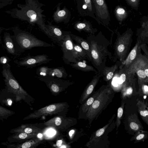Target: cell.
<instances>
[{
    "mask_svg": "<svg viewBox=\"0 0 148 148\" xmlns=\"http://www.w3.org/2000/svg\"><path fill=\"white\" fill-rule=\"evenodd\" d=\"M68 75L64 67L62 66L56 68H49L47 75L58 78H65Z\"/></svg>",
    "mask_w": 148,
    "mask_h": 148,
    "instance_id": "28",
    "label": "cell"
},
{
    "mask_svg": "<svg viewBox=\"0 0 148 148\" xmlns=\"http://www.w3.org/2000/svg\"><path fill=\"white\" fill-rule=\"evenodd\" d=\"M131 2L133 3H136V2L137 0H130Z\"/></svg>",
    "mask_w": 148,
    "mask_h": 148,
    "instance_id": "43",
    "label": "cell"
},
{
    "mask_svg": "<svg viewBox=\"0 0 148 148\" xmlns=\"http://www.w3.org/2000/svg\"><path fill=\"white\" fill-rule=\"evenodd\" d=\"M62 143V140H58L56 142V146L57 147H59L61 146Z\"/></svg>",
    "mask_w": 148,
    "mask_h": 148,
    "instance_id": "41",
    "label": "cell"
},
{
    "mask_svg": "<svg viewBox=\"0 0 148 148\" xmlns=\"http://www.w3.org/2000/svg\"><path fill=\"white\" fill-rule=\"evenodd\" d=\"M128 120L130 128L133 131L138 132L143 129L142 124L135 114L129 116Z\"/></svg>",
    "mask_w": 148,
    "mask_h": 148,
    "instance_id": "27",
    "label": "cell"
},
{
    "mask_svg": "<svg viewBox=\"0 0 148 148\" xmlns=\"http://www.w3.org/2000/svg\"><path fill=\"white\" fill-rule=\"evenodd\" d=\"M147 83L144 82L139 86V89L141 90L145 95L147 96L148 93V86L147 84Z\"/></svg>",
    "mask_w": 148,
    "mask_h": 148,
    "instance_id": "38",
    "label": "cell"
},
{
    "mask_svg": "<svg viewBox=\"0 0 148 148\" xmlns=\"http://www.w3.org/2000/svg\"><path fill=\"white\" fill-rule=\"evenodd\" d=\"M8 59L7 57L3 56L0 58V62L2 64H5L8 63L7 61Z\"/></svg>",
    "mask_w": 148,
    "mask_h": 148,
    "instance_id": "40",
    "label": "cell"
},
{
    "mask_svg": "<svg viewBox=\"0 0 148 148\" xmlns=\"http://www.w3.org/2000/svg\"><path fill=\"white\" fill-rule=\"evenodd\" d=\"M90 82L86 87L79 100V103L82 104L92 92L95 86L98 83L99 79L101 77L100 74H95Z\"/></svg>",
    "mask_w": 148,
    "mask_h": 148,
    "instance_id": "20",
    "label": "cell"
},
{
    "mask_svg": "<svg viewBox=\"0 0 148 148\" xmlns=\"http://www.w3.org/2000/svg\"><path fill=\"white\" fill-rule=\"evenodd\" d=\"M74 132V130H71L70 131L69 133V134L70 137H71L72 136Z\"/></svg>",
    "mask_w": 148,
    "mask_h": 148,
    "instance_id": "42",
    "label": "cell"
},
{
    "mask_svg": "<svg viewBox=\"0 0 148 148\" xmlns=\"http://www.w3.org/2000/svg\"><path fill=\"white\" fill-rule=\"evenodd\" d=\"M49 68L47 66H42L36 70V73L39 76H45L48 75Z\"/></svg>",
    "mask_w": 148,
    "mask_h": 148,
    "instance_id": "35",
    "label": "cell"
},
{
    "mask_svg": "<svg viewBox=\"0 0 148 148\" xmlns=\"http://www.w3.org/2000/svg\"><path fill=\"white\" fill-rule=\"evenodd\" d=\"M116 14L119 18H123L125 17L126 14V11L123 8H119L116 10Z\"/></svg>",
    "mask_w": 148,
    "mask_h": 148,
    "instance_id": "37",
    "label": "cell"
},
{
    "mask_svg": "<svg viewBox=\"0 0 148 148\" xmlns=\"http://www.w3.org/2000/svg\"><path fill=\"white\" fill-rule=\"evenodd\" d=\"M133 32L130 29L118 36L114 45V57L121 62L127 57L132 43Z\"/></svg>",
    "mask_w": 148,
    "mask_h": 148,
    "instance_id": "5",
    "label": "cell"
},
{
    "mask_svg": "<svg viewBox=\"0 0 148 148\" xmlns=\"http://www.w3.org/2000/svg\"><path fill=\"white\" fill-rule=\"evenodd\" d=\"M15 114L14 111L0 105V121H5Z\"/></svg>",
    "mask_w": 148,
    "mask_h": 148,
    "instance_id": "33",
    "label": "cell"
},
{
    "mask_svg": "<svg viewBox=\"0 0 148 148\" xmlns=\"http://www.w3.org/2000/svg\"><path fill=\"white\" fill-rule=\"evenodd\" d=\"M128 74L127 78L122 86L121 93L123 98L129 97L133 93L134 90L136 89L135 73Z\"/></svg>",
    "mask_w": 148,
    "mask_h": 148,
    "instance_id": "15",
    "label": "cell"
},
{
    "mask_svg": "<svg viewBox=\"0 0 148 148\" xmlns=\"http://www.w3.org/2000/svg\"><path fill=\"white\" fill-rule=\"evenodd\" d=\"M14 101L16 102L15 96L5 88L0 89V103L3 106L9 107Z\"/></svg>",
    "mask_w": 148,
    "mask_h": 148,
    "instance_id": "23",
    "label": "cell"
},
{
    "mask_svg": "<svg viewBox=\"0 0 148 148\" xmlns=\"http://www.w3.org/2000/svg\"><path fill=\"white\" fill-rule=\"evenodd\" d=\"M68 32L65 38L61 42L60 46L63 52L62 57L64 62L67 65L78 61L73 46V41Z\"/></svg>",
    "mask_w": 148,
    "mask_h": 148,
    "instance_id": "8",
    "label": "cell"
},
{
    "mask_svg": "<svg viewBox=\"0 0 148 148\" xmlns=\"http://www.w3.org/2000/svg\"><path fill=\"white\" fill-rule=\"evenodd\" d=\"M42 141L40 138L36 137L21 143H9L5 142L1 144L8 148H34L40 144Z\"/></svg>",
    "mask_w": 148,
    "mask_h": 148,
    "instance_id": "17",
    "label": "cell"
},
{
    "mask_svg": "<svg viewBox=\"0 0 148 148\" xmlns=\"http://www.w3.org/2000/svg\"><path fill=\"white\" fill-rule=\"evenodd\" d=\"M45 27L49 31L51 34L57 39L61 44L65 36L69 31H63L57 26L53 25L48 21H47Z\"/></svg>",
    "mask_w": 148,
    "mask_h": 148,
    "instance_id": "21",
    "label": "cell"
},
{
    "mask_svg": "<svg viewBox=\"0 0 148 148\" xmlns=\"http://www.w3.org/2000/svg\"><path fill=\"white\" fill-rule=\"evenodd\" d=\"M110 123H108L103 127L100 128L97 130L95 133L94 135L92 137H91L90 139V140L88 143L94 141L95 140H96L97 138L103 135Z\"/></svg>",
    "mask_w": 148,
    "mask_h": 148,
    "instance_id": "34",
    "label": "cell"
},
{
    "mask_svg": "<svg viewBox=\"0 0 148 148\" xmlns=\"http://www.w3.org/2000/svg\"><path fill=\"white\" fill-rule=\"evenodd\" d=\"M73 46L78 61L86 59L89 61L86 52L78 44H75L73 42Z\"/></svg>",
    "mask_w": 148,
    "mask_h": 148,
    "instance_id": "31",
    "label": "cell"
},
{
    "mask_svg": "<svg viewBox=\"0 0 148 148\" xmlns=\"http://www.w3.org/2000/svg\"><path fill=\"white\" fill-rule=\"evenodd\" d=\"M76 2L77 9L81 16L91 17L98 23H101V21L95 16V8L92 0H76Z\"/></svg>",
    "mask_w": 148,
    "mask_h": 148,
    "instance_id": "11",
    "label": "cell"
},
{
    "mask_svg": "<svg viewBox=\"0 0 148 148\" xmlns=\"http://www.w3.org/2000/svg\"><path fill=\"white\" fill-rule=\"evenodd\" d=\"M9 136L6 142L9 143H21L36 137L38 133L27 134L25 132H17Z\"/></svg>",
    "mask_w": 148,
    "mask_h": 148,
    "instance_id": "18",
    "label": "cell"
},
{
    "mask_svg": "<svg viewBox=\"0 0 148 148\" xmlns=\"http://www.w3.org/2000/svg\"><path fill=\"white\" fill-rule=\"evenodd\" d=\"M73 27L79 32L83 31L91 34H94L97 31V29L93 28L91 25L86 21L75 23Z\"/></svg>",
    "mask_w": 148,
    "mask_h": 148,
    "instance_id": "25",
    "label": "cell"
},
{
    "mask_svg": "<svg viewBox=\"0 0 148 148\" xmlns=\"http://www.w3.org/2000/svg\"><path fill=\"white\" fill-rule=\"evenodd\" d=\"M73 1H74L75 2H76V0H73Z\"/></svg>",
    "mask_w": 148,
    "mask_h": 148,
    "instance_id": "44",
    "label": "cell"
},
{
    "mask_svg": "<svg viewBox=\"0 0 148 148\" xmlns=\"http://www.w3.org/2000/svg\"><path fill=\"white\" fill-rule=\"evenodd\" d=\"M69 107L66 102L52 104L35 111L24 118L23 120L37 119L44 116L53 115L66 116Z\"/></svg>",
    "mask_w": 148,
    "mask_h": 148,
    "instance_id": "6",
    "label": "cell"
},
{
    "mask_svg": "<svg viewBox=\"0 0 148 148\" xmlns=\"http://www.w3.org/2000/svg\"><path fill=\"white\" fill-rule=\"evenodd\" d=\"M137 106L138 107V112H139L143 120L148 124V108L144 103L142 101H138Z\"/></svg>",
    "mask_w": 148,
    "mask_h": 148,
    "instance_id": "30",
    "label": "cell"
},
{
    "mask_svg": "<svg viewBox=\"0 0 148 148\" xmlns=\"http://www.w3.org/2000/svg\"><path fill=\"white\" fill-rule=\"evenodd\" d=\"M92 0L95 8V14L98 16L97 18L103 23L106 20H109V13L105 0Z\"/></svg>",
    "mask_w": 148,
    "mask_h": 148,
    "instance_id": "14",
    "label": "cell"
},
{
    "mask_svg": "<svg viewBox=\"0 0 148 148\" xmlns=\"http://www.w3.org/2000/svg\"><path fill=\"white\" fill-rule=\"evenodd\" d=\"M114 95L111 88L108 86L103 85L100 88L98 95L86 114V118L90 123L107 107L111 102Z\"/></svg>",
    "mask_w": 148,
    "mask_h": 148,
    "instance_id": "3",
    "label": "cell"
},
{
    "mask_svg": "<svg viewBox=\"0 0 148 148\" xmlns=\"http://www.w3.org/2000/svg\"><path fill=\"white\" fill-rule=\"evenodd\" d=\"M77 123L76 119L67 117L65 116L58 115L44 123L45 126L57 130L64 132Z\"/></svg>",
    "mask_w": 148,
    "mask_h": 148,
    "instance_id": "7",
    "label": "cell"
},
{
    "mask_svg": "<svg viewBox=\"0 0 148 148\" xmlns=\"http://www.w3.org/2000/svg\"><path fill=\"white\" fill-rule=\"evenodd\" d=\"M86 40L90 47L91 62L100 74L106 66L107 58L112 60L114 59L108 49L110 42L101 33L96 35L90 34Z\"/></svg>",
    "mask_w": 148,
    "mask_h": 148,
    "instance_id": "1",
    "label": "cell"
},
{
    "mask_svg": "<svg viewBox=\"0 0 148 148\" xmlns=\"http://www.w3.org/2000/svg\"><path fill=\"white\" fill-rule=\"evenodd\" d=\"M125 69L127 74L135 73L138 70L143 69L144 71L148 69V56L143 55L141 53L127 69Z\"/></svg>",
    "mask_w": 148,
    "mask_h": 148,
    "instance_id": "12",
    "label": "cell"
},
{
    "mask_svg": "<svg viewBox=\"0 0 148 148\" xmlns=\"http://www.w3.org/2000/svg\"><path fill=\"white\" fill-rule=\"evenodd\" d=\"M124 103H123L121 107L119 108L117 110V117L116 119V125L117 127L116 130L120 125L121 119L123 113V110L124 106Z\"/></svg>",
    "mask_w": 148,
    "mask_h": 148,
    "instance_id": "36",
    "label": "cell"
},
{
    "mask_svg": "<svg viewBox=\"0 0 148 148\" xmlns=\"http://www.w3.org/2000/svg\"><path fill=\"white\" fill-rule=\"evenodd\" d=\"M15 48L19 53L37 47H52L55 46L41 40L29 33L20 32L11 36Z\"/></svg>",
    "mask_w": 148,
    "mask_h": 148,
    "instance_id": "4",
    "label": "cell"
},
{
    "mask_svg": "<svg viewBox=\"0 0 148 148\" xmlns=\"http://www.w3.org/2000/svg\"><path fill=\"white\" fill-rule=\"evenodd\" d=\"M3 41L5 48L8 53L15 56L19 54V52L15 48L11 36L9 34L6 33L4 34Z\"/></svg>",
    "mask_w": 148,
    "mask_h": 148,
    "instance_id": "26",
    "label": "cell"
},
{
    "mask_svg": "<svg viewBox=\"0 0 148 148\" xmlns=\"http://www.w3.org/2000/svg\"><path fill=\"white\" fill-rule=\"evenodd\" d=\"M141 42L139 38H137V41L134 46L129 52L126 58L123 61L119 68H122L127 69L141 53L140 45Z\"/></svg>",
    "mask_w": 148,
    "mask_h": 148,
    "instance_id": "13",
    "label": "cell"
},
{
    "mask_svg": "<svg viewBox=\"0 0 148 148\" xmlns=\"http://www.w3.org/2000/svg\"><path fill=\"white\" fill-rule=\"evenodd\" d=\"M100 91V89L95 92L94 94L91 97L89 98L84 103L82 107L81 112L83 114L86 113L88 111L90 106L92 104L95 99L98 95Z\"/></svg>",
    "mask_w": 148,
    "mask_h": 148,
    "instance_id": "32",
    "label": "cell"
},
{
    "mask_svg": "<svg viewBox=\"0 0 148 148\" xmlns=\"http://www.w3.org/2000/svg\"><path fill=\"white\" fill-rule=\"evenodd\" d=\"M121 64V62L118 61L111 66H105L100 74L104 80L108 81L112 79L115 73L118 70Z\"/></svg>",
    "mask_w": 148,
    "mask_h": 148,
    "instance_id": "22",
    "label": "cell"
},
{
    "mask_svg": "<svg viewBox=\"0 0 148 148\" xmlns=\"http://www.w3.org/2000/svg\"><path fill=\"white\" fill-rule=\"evenodd\" d=\"M70 36L73 40H75L78 44L86 52L89 59V61L91 62V57L90 53V46L86 40L70 33Z\"/></svg>",
    "mask_w": 148,
    "mask_h": 148,
    "instance_id": "24",
    "label": "cell"
},
{
    "mask_svg": "<svg viewBox=\"0 0 148 148\" xmlns=\"http://www.w3.org/2000/svg\"><path fill=\"white\" fill-rule=\"evenodd\" d=\"M40 80L44 82L51 91L58 93L64 90L73 82L69 80H63L49 75L37 77Z\"/></svg>",
    "mask_w": 148,
    "mask_h": 148,
    "instance_id": "9",
    "label": "cell"
},
{
    "mask_svg": "<svg viewBox=\"0 0 148 148\" xmlns=\"http://www.w3.org/2000/svg\"><path fill=\"white\" fill-rule=\"evenodd\" d=\"M46 54H41L35 56L28 55L20 58L14 62L18 65L26 67L27 68H32L38 65L47 63L53 60Z\"/></svg>",
    "mask_w": 148,
    "mask_h": 148,
    "instance_id": "10",
    "label": "cell"
},
{
    "mask_svg": "<svg viewBox=\"0 0 148 148\" xmlns=\"http://www.w3.org/2000/svg\"><path fill=\"white\" fill-rule=\"evenodd\" d=\"M1 73L5 85V88L13 95L16 98V102L23 101L31 106L33 99L20 85L10 70V65L7 63L3 64Z\"/></svg>",
    "mask_w": 148,
    "mask_h": 148,
    "instance_id": "2",
    "label": "cell"
},
{
    "mask_svg": "<svg viewBox=\"0 0 148 148\" xmlns=\"http://www.w3.org/2000/svg\"><path fill=\"white\" fill-rule=\"evenodd\" d=\"M135 136V139L137 141L146 138V134L144 133L138 132Z\"/></svg>",
    "mask_w": 148,
    "mask_h": 148,
    "instance_id": "39",
    "label": "cell"
},
{
    "mask_svg": "<svg viewBox=\"0 0 148 148\" xmlns=\"http://www.w3.org/2000/svg\"><path fill=\"white\" fill-rule=\"evenodd\" d=\"M60 5L61 3H59L56 10L54 12L53 16V21L57 23L61 22L67 23L69 21L71 17V12L65 6L61 9Z\"/></svg>",
    "mask_w": 148,
    "mask_h": 148,
    "instance_id": "16",
    "label": "cell"
},
{
    "mask_svg": "<svg viewBox=\"0 0 148 148\" xmlns=\"http://www.w3.org/2000/svg\"><path fill=\"white\" fill-rule=\"evenodd\" d=\"M42 130V128L36 124H24L18 127L12 129L9 133L13 134L17 132H25L27 134L38 133Z\"/></svg>",
    "mask_w": 148,
    "mask_h": 148,
    "instance_id": "19",
    "label": "cell"
},
{
    "mask_svg": "<svg viewBox=\"0 0 148 148\" xmlns=\"http://www.w3.org/2000/svg\"><path fill=\"white\" fill-rule=\"evenodd\" d=\"M70 65L73 68L84 72L93 71L95 74L98 73L97 71L92 66L89 65L84 62L78 61L76 62L71 63Z\"/></svg>",
    "mask_w": 148,
    "mask_h": 148,
    "instance_id": "29",
    "label": "cell"
}]
</instances>
